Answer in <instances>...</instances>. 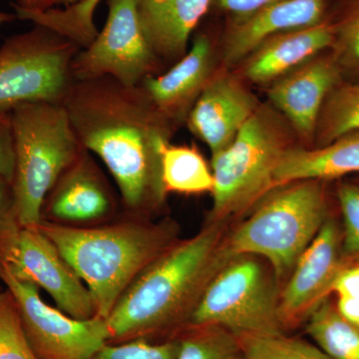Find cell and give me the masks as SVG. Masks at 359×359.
<instances>
[{
  "label": "cell",
  "mask_w": 359,
  "mask_h": 359,
  "mask_svg": "<svg viewBox=\"0 0 359 359\" xmlns=\"http://www.w3.org/2000/svg\"><path fill=\"white\" fill-rule=\"evenodd\" d=\"M80 144L103 161L127 214L148 218L167 198L161 158L175 125L142 86L110 77L75 81L65 100Z\"/></svg>",
  "instance_id": "obj_1"
},
{
  "label": "cell",
  "mask_w": 359,
  "mask_h": 359,
  "mask_svg": "<svg viewBox=\"0 0 359 359\" xmlns=\"http://www.w3.org/2000/svg\"><path fill=\"white\" fill-rule=\"evenodd\" d=\"M231 259L221 223H209L194 237L175 243L115 304L106 318L108 344L176 337L188 325L212 278Z\"/></svg>",
  "instance_id": "obj_2"
},
{
  "label": "cell",
  "mask_w": 359,
  "mask_h": 359,
  "mask_svg": "<svg viewBox=\"0 0 359 359\" xmlns=\"http://www.w3.org/2000/svg\"><path fill=\"white\" fill-rule=\"evenodd\" d=\"M126 215L102 226L41 219L37 226L86 285L96 316L103 320L141 273L178 242L174 222L153 223L146 217Z\"/></svg>",
  "instance_id": "obj_3"
},
{
  "label": "cell",
  "mask_w": 359,
  "mask_h": 359,
  "mask_svg": "<svg viewBox=\"0 0 359 359\" xmlns=\"http://www.w3.org/2000/svg\"><path fill=\"white\" fill-rule=\"evenodd\" d=\"M8 111L15 154L16 212L22 228H37L47 195L83 146L62 104L21 103Z\"/></svg>",
  "instance_id": "obj_4"
},
{
  "label": "cell",
  "mask_w": 359,
  "mask_h": 359,
  "mask_svg": "<svg viewBox=\"0 0 359 359\" xmlns=\"http://www.w3.org/2000/svg\"><path fill=\"white\" fill-rule=\"evenodd\" d=\"M327 219L320 181L294 182L264 201L224 242V248L231 257H264L280 278L292 271Z\"/></svg>",
  "instance_id": "obj_5"
},
{
  "label": "cell",
  "mask_w": 359,
  "mask_h": 359,
  "mask_svg": "<svg viewBox=\"0 0 359 359\" xmlns=\"http://www.w3.org/2000/svg\"><path fill=\"white\" fill-rule=\"evenodd\" d=\"M280 120L259 106L230 146L212 157L214 176L209 223L245 211L275 189L276 168L289 149Z\"/></svg>",
  "instance_id": "obj_6"
},
{
  "label": "cell",
  "mask_w": 359,
  "mask_h": 359,
  "mask_svg": "<svg viewBox=\"0 0 359 359\" xmlns=\"http://www.w3.org/2000/svg\"><path fill=\"white\" fill-rule=\"evenodd\" d=\"M188 325H215L237 337L283 334L275 283L254 256L231 257L210 282Z\"/></svg>",
  "instance_id": "obj_7"
},
{
  "label": "cell",
  "mask_w": 359,
  "mask_h": 359,
  "mask_svg": "<svg viewBox=\"0 0 359 359\" xmlns=\"http://www.w3.org/2000/svg\"><path fill=\"white\" fill-rule=\"evenodd\" d=\"M80 47L34 25L0 45V110L27 102L62 104L75 80L71 63Z\"/></svg>",
  "instance_id": "obj_8"
},
{
  "label": "cell",
  "mask_w": 359,
  "mask_h": 359,
  "mask_svg": "<svg viewBox=\"0 0 359 359\" xmlns=\"http://www.w3.org/2000/svg\"><path fill=\"white\" fill-rule=\"evenodd\" d=\"M137 4L138 0H107L105 26L71 63L75 81L110 77L126 86H140L163 73L142 30Z\"/></svg>",
  "instance_id": "obj_9"
},
{
  "label": "cell",
  "mask_w": 359,
  "mask_h": 359,
  "mask_svg": "<svg viewBox=\"0 0 359 359\" xmlns=\"http://www.w3.org/2000/svg\"><path fill=\"white\" fill-rule=\"evenodd\" d=\"M0 280L15 299L26 339L37 359H91L108 344L106 320H76L52 308L36 285L14 276L4 264H0Z\"/></svg>",
  "instance_id": "obj_10"
},
{
  "label": "cell",
  "mask_w": 359,
  "mask_h": 359,
  "mask_svg": "<svg viewBox=\"0 0 359 359\" xmlns=\"http://www.w3.org/2000/svg\"><path fill=\"white\" fill-rule=\"evenodd\" d=\"M14 276L43 289L57 309L76 320L95 318L91 294L57 248L39 228L21 229L4 263Z\"/></svg>",
  "instance_id": "obj_11"
},
{
  "label": "cell",
  "mask_w": 359,
  "mask_h": 359,
  "mask_svg": "<svg viewBox=\"0 0 359 359\" xmlns=\"http://www.w3.org/2000/svg\"><path fill=\"white\" fill-rule=\"evenodd\" d=\"M342 250V231L328 218L295 264L289 283L280 297V313L285 328L309 318L327 299L341 269L347 266Z\"/></svg>",
  "instance_id": "obj_12"
},
{
  "label": "cell",
  "mask_w": 359,
  "mask_h": 359,
  "mask_svg": "<svg viewBox=\"0 0 359 359\" xmlns=\"http://www.w3.org/2000/svg\"><path fill=\"white\" fill-rule=\"evenodd\" d=\"M117 205L109 182L83 147L47 195L42 219L71 226L99 223L112 218Z\"/></svg>",
  "instance_id": "obj_13"
},
{
  "label": "cell",
  "mask_w": 359,
  "mask_h": 359,
  "mask_svg": "<svg viewBox=\"0 0 359 359\" xmlns=\"http://www.w3.org/2000/svg\"><path fill=\"white\" fill-rule=\"evenodd\" d=\"M259 106L237 78L214 73L189 113L187 124L212 157L231 145Z\"/></svg>",
  "instance_id": "obj_14"
},
{
  "label": "cell",
  "mask_w": 359,
  "mask_h": 359,
  "mask_svg": "<svg viewBox=\"0 0 359 359\" xmlns=\"http://www.w3.org/2000/svg\"><path fill=\"white\" fill-rule=\"evenodd\" d=\"M341 74L332 53L320 54L273 82L268 96L295 131L309 139L314 137L323 104L341 82Z\"/></svg>",
  "instance_id": "obj_15"
},
{
  "label": "cell",
  "mask_w": 359,
  "mask_h": 359,
  "mask_svg": "<svg viewBox=\"0 0 359 359\" xmlns=\"http://www.w3.org/2000/svg\"><path fill=\"white\" fill-rule=\"evenodd\" d=\"M214 46L205 33L171 68L140 85L156 107L173 124L187 121L198 97L214 74Z\"/></svg>",
  "instance_id": "obj_16"
},
{
  "label": "cell",
  "mask_w": 359,
  "mask_h": 359,
  "mask_svg": "<svg viewBox=\"0 0 359 359\" xmlns=\"http://www.w3.org/2000/svg\"><path fill=\"white\" fill-rule=\"evenodd\" d=\"M334 29L325 18L318 25L273 35L248 56L244 75L257 84L271 83L332 48Z\"/></svg>",
  "instance_id": "obj_17"
},
{
  "label": "cell",
  "mask_w": 359,
  "mask_h": 359,
  "mask_svg": "<svg viewBox=\"0 0 359 359\" xmlns=\"http://www.w3.org/2000/svg\"><path fill=\"white\" fill-rule=\"evenodd\" d=\"M214 0H138L139 20L161 62H177Z\"/></svg>",
  "instance_id": "obj_18"
},
{
  "label": "cell",
  "mask_w": 359,
  "mask_h": 359,
  "mask_svg": "<svg viewBox=\"0 0 359 359\" xmlns=\"http://www.w3.org/2000/svg\"><path fill=\"white\" fill-rule=\"evenodd\" d=\"M325 0H285L248 20L233 22L224 37V62L237 65L269 37L318 25L325 20Z\"/></svg>",
  "instance_id": "obj_19"
},
{
  "label": "cell",
  "mask_w": 359,
  "mask_h": 359,
  "mask_svg": "<svg viewBox=\"0 0 359 359\" xmlns=\"http://www.w3.org/2000/svg\"><path fill=\"white\" fill-rule=\"evenodd\" d=\"M359 174V131L314 149L290 147L276 168L275 187L306 180H330Z\"/></svg>",
  "instance_id": "obj_20"
},
{
  "label": "cell",
  "mask_w": 359,
  "mask_h": 359,
  "mask_svg": "<svg viewBox=\"0 0 359 359\" xmlns=\"http://www.w3.org/2000/svg\"><path fill=\"white\" fill-rule=\"evenodd\" d=\"M161 174L167 194L212 193L214 189L212 170L195 148L169 144L161 158Z\"/></svg>",
  "instance_id": "obj_21"
},
{
  "label": "cell",
  "mask_w": 359,
  "mask_h": 359,
  "mask_svg": "<svg viewBox=\"0 0 359 359\" xmlns=\"http://www.w3.org/2000/svg\"><path fill=\"white\" fill-rule=\"evenodd\" d=\"M101 0H82L65 8L46 11H28L13 7L14 14L21 20L32 21L34 25L49 28L71 40L80 48L88 46L98 35L94 14Z\"/></svg>",
  "instance_id": "obj_22"
},
{
  "label": "cell",
  "mask_w": 359,
  "mask_h": 359,
  "mask_svg": "<svg viewBox=\"0 0 359 359\" xmlns=\"http://www.w3.org/2000/svg\"><path fill=\"white\" fill-rule=\"evenodd\" d=\"M308 332L330 359H359V328L327 299L309 316Z\"/></svg>",
  "instance_id": "obj_23"
},
{
  "label": "cell",
  "mask_w": 359,
  "mask_h": 359,
  "mask_svg": "<svg viewBox=\"0 0 359 359\" xmlns=\"http://www.w3.org/2000/svg\"><path fill=\"white\" fill-rule=\"evenodd\" d=\"M356 131H359V81H341L323 104L314 137L318 147H321Z\"/></svg>",
  "instance_id": "obj_24"
},
{
  "label": "cell",
  "mask_w": 359,
  "mask_h": 359,
  "mask_svg": "<svg viewBox=\"0 0 359 359\" xmlns=\"http://www.w3.org/2000/svg\"><path fill=\"white\" fill-rule=\"evenodd\" d=\"M177 359H244L237 335L215 325H188L176 335Z\"/></svg>",
  "instance_id": "obj_25"
},
{
  "label": "cell",
  "mask_w": 359,
  "mask_h": 359,
  "mask_svg": "<svg viewBox=\"0 0 359 359\" xmlns=\"http://www.w3.org/2000/svg\"><path fill=\"white\" fill-rule=\"evenodd\" d=\"M332 54L342 72L359 75V0H339L334 18Z\"/></svg>",
  "instance_id": "obj_26"
},
{
  "label": "cell",
  "mask_w": 359,
  "mask_h": 359,
  "mask_svg": "<svg viewBox=\"0 0 359 359\" xmlns=\"http://www.w3.org/2000/svg\"><path fill=\"white\" fill-rule=\"evenodd\" d=\"M244 359H330L318 347L283 334L238 337Z\"/></svg>",
  "instance_id": "obj_27"
},
{
  "label": "cell",
  "mask_w": 359,
  "mask_h": 359,
  "mask_svg": "<svg viewBox=\"0 0 359 359\" xmlns=\"http://www.w3.org/2000/svg\"><path fill=\"white\" fill-rule=\"evenodd\" d=\"M0 359H37L26 339L11 290H0Z\"/></svg>",
  "instance_id": "obj_28"
},
{
  "label": "cell",
  "mask_w": 359,
  "mask_h": 359,
  "mask_svg": "<svg viewBox=\"0 0 359 359\" xmlns=\"http://www.w3.org/2000/svg\"><path fill=\"white\" fill-rule=\"evenodd\" d=\"M179 351L177 337L162 342L136 339L121 344H106L91 359H177Z\"/></svg>",
  "instance_id": "obj_29"
},
{
  "label": "cell",
  "mask_w": 359,
  "mask_h": 359,
  "mask_svg": "<svg viewBox=\"0 0 359 359\" xmlns=\"http://www.w3.org/2000/svg\"><path fill=\"white\" fill-rule=\"evenodd\" d=\"M337 194L344 219L341 230L344 256L359 259V185L339 184Z\"/></svg>",
  "instance_id": "obj_30"
},
{
  "label": "cell",
  "mask_w": 359,
  "mask_h": 359,
  "mask_svg": "<svg viewBox=\"0 0 359 359\" xmlns=\"http://www.w3.org/2000/svg\"><path fill=\"white\" fill-rule=\"evenodd\" d=\"M21 229L13 185L0 181V264L6 262Z\"/></svg>",
  "instance_id": "obj_31"
},
{
  "label": "cell",
  "mask_w": 359,
  "mask_h": 359,
  "mask_svg": "<svg viewBox=\"0 0 359 359\" xmlns=\"http://www.w3.org/2000/svg\"><path fill=\"white\" fill-rule=\"evenodd\" d=\"M14 167L15 154L11 113L0 110V181L13 185Z\"/></svg>",
  "instance_id": "obj_32"
},
{
  "label": "cell",
  "mask_w": 359,
  "mask_h": 359,
  "mask_svg": "<svg viewBox=\"0 0 359 359\" xmlns=\"http://www.w3.org/2000/svg\"><path fill=\"white\" fill-rule=\"evenodd\" d=\"M285 0H214L222 11L233 16V22H238L252 18L269 7Z\"/></svg>",
  "instance_id": "obj_33"
},
{
  "label": "cell",
  "mask_w": 359,
  "mask_h": 359,
  "mask_svg": "<svg viewBox=\"0 0 359 359\" xmlns=\"http://www.w3.org/2000/svg\"><path fill=\"white\" fill-rule=\"evenodd\" d=\"M332 292L337 297L359 299V264H347L335 278Z\"/></svg>",
  "instance_id": "obj_34"
},
{
  "label": "cell",
  "mask_w": 359,
  "mask_h": 359,
  "mask_svg": "<svg viewBox=\"0 0 359 359\" xmlns=\"http://www.w3.org/2000/svg\"><path fill=\"white\" fill-rule=\"evenodd\" d=\"M82 0H16L13 7L28 11H46L53 8H65Z\"/></svg>",
  "instance_id": "obj_35"
},
{
  "label": "cell",
  "mask_w": 359,
  "mask_h": 359,
  "mask_svg": "<svg viewBox=\"0 0 359 359\" xmlns=\"http://www.w3.org/2000/svg\"><path fill=\"white\" fill-rule=\"evenodd\" d=\"M335 306L342 318L359 328V299L337 297Z\"/></svg>",
  "instance_id": "obj_36"
},
{
  "label": "cell",
  "mask_w": 359,
  "mask_h": 359,
  "mask_svg": "<svg viewBox=\"0 0 359 359\" xmlns=\"http://www.w3.org/2000/svg\"><path fill=\"white\" fill-rule=\"evenodd\" d=\"M15 14L6 13H0V27L2 25H6V23L11 22L14 20H16Z\"/></svg>",
  "instance_id": "obj_37"
},
{
  "label": "cell",
  "mask_w": 359,
  "mask_h": 359,
  "mask_svg": "<svg viewBox=\"0 0 359 359\" xmlns=\"http://www.w3.org/2000/svg\"><path fill=\"white\" fill-rule=\"evenodd\" d=\"M1 289H2V285H0V290H1Z\"/></svg>",
  "instance_id": "obj_38"
}]
</instances>
